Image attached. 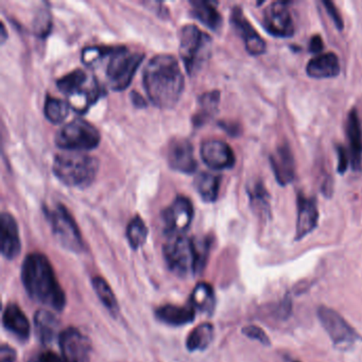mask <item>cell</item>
I'll return each instance as SVG.
<instances>
[{
    "label": "cell",
    "mask_w": 362,
    "mask_h": 362,
    "mask_svg": "<svg viewBox=\"0 0 362 362\" xmlns=\"http://www.w3.org/2000/svg\"><path fill=\"white\" fill-rule=\"evenodd\" d=\"M192 13L197 20L211 30H218L222 25V16L217 9V3L207 0L190 1Z\"/></svg>",
    "instance_id": "cell-25"
},
{
    "label": "cell",
    "mask_w": 362,
    "mask_h": 362,
    "mask_svg": "<svg viewBox=\"0 0 362 362\" xmlns=\"http://www.w3.org/2000/svg\"><path fill=\"white\" fill-rule=\"evenodd\" d=\"M57 147L65 151H88L98 147L100 133L84 119H74L57 132Z\"/></svg>",
    "instance_id": "cell-7"
},
{
    "label": "cell",
    "mask_w": 362,
    "mask_h": 362,
    "mask_svg": "<svg viewBox=\"0 0 362 362\" xmlns=\"http://www.w3.org/2000/svg\"><path fill=\"white\" fill-rule=\"evenodd\" d=\"M164 257L171 272L177 276L196 274L194 238L185 235L169 236L164 245Z\"/></svg>",
    "instance_id": "cell-8"
},
{
    "label": "cell",
    "mask_w": 362,
    "mask_h": 362,
    "mask_svg": "<svg viewBox=\"0 0 362 362\" xmlns=\"http://www.w3.org/2000/svg\"><path fill=\"white\" fill-rule=\"evenodd\" d=\"M213 339L214 326L211 323H203L190 332L186 340V347L190 351H204L211 345Z\"/></svg>",
    "instance_id": "cell-28"
},
{
    "label": "cell",
    "mask_w": 362,
    "mask_h": 362,
    "mask_svg": "<svg viewBox=\"0 0 362 362\" xmlns=\"http://www.w3.org/2000/svg\"><path fill=\"white\" fill-rule=\"evenodd\" d=\"M197 311L194 307L177 306V305H164L158 307L156 311V317L163 323L170 326H183L192 323L196 317Z\"/></svg>",
    "instance_id": "cell-23"
},
{
    "label": "cell",
    "mask_w": 362,
    "mask_h": 362,
    "mask_svg": "<svg viewBox=\"0 0 362 362\" xmlns=\"http://www.w3.org/2000/svg\"><path fill=\"white\" fill-rule=\"evenodd\" d=\"M230 22L236 29L237 33L243 40L245 49L251 56H260L266 52V42L250 24L240 8L235 7L233 9Z\"/></svg>",
    "instance_id": "cell-16"
},
{
    "label": "cell",
    "mask_w": 362,
    "mask_h": 362,
    "mask_svg": "<svg viewBox=\"0 0 362 362\" xmlns=\"http://www.w3.org/2000/svg\"><path fill=\"white\" fill-rule=\"evenodd\" d=\"M194 218V207L189 199L177 197L162 214L165 232L168 236L184 235Z\"/></svg>",
    "instance_id": "cell-11"
},
{
    "label": "cell",
    "mask_w": 362,
    "mask_h": 362,
    "mask_svg": "<svg viewBox=\"0 0 362 362\" xmlns=\"http://www.w3.org/2000/svg\"><path fill=\"white\" fill-rule=\"evenodd\" d=\"M93 288L96 291L99 300H101L105 308L113 315H117L119 313V306H118L117 298L114 294L113 290L110 287L105 279L100 276L93 277Z\"/></svg>",
    "instance_id": "cell-30"
},
{
    "label": "cell",
    "mask_w": 362,
    "mask_h": 362,
    "mask_svg": "<svg viewBox=\"0 0 362 362\" xmlns=\"http://www.w3.org/2000/svg\"><path fill=\"white\" fill-rule=\"evenodd\" d=\"M107 66V80L112 90H124L130 86L137 69L141 66L145 54L131 52L127 47L112 48Z\"/></svg>",
    "instance_id": "cell-6"
},
{
    "label": "cell",
    "mask_w": 362,
    "mask_h": 362,
    "mask_svg": "<svg viewBox=\"0 0 362 362\" xmlns=\"http://www.w3.org/2000/svg\"><path fill=\"white\" fill-rule=\"evenodd\" d=\"M319 211L317 201L311 197L300 194L298 196V219H296V240L310 234L317 226Z\"/></svg>",
    "instance_id": "cell-18"
},
{
    "label": "cell",
    "mask_w": 362,
    "mask_h": 362,
    "mask_svg": "<svg viewBox=\"0 0 362 362\" xmlns=\"http://www.w3.org/2000/svg\"><path fill=\"white\" fill-rule=\"evenodd\" d=\"M112 47H88L82 52V61L88 66H96L101 60L107 59L111 52Z\"/></svg>",
    "instance_id": "cell-35"
},
{
    "label": "cell",
    "mask_w": 362,
    "mask_h": 362,
    "mask_svg": "<svg viewBox=\"0 0 362 362\" xmlns=\"http://www.w3.org/2000/svg\"><path fill=\"white\" fill-rule=\"evenodd\" d=\"M98 169L96 158L80 152L59 153L52 164L54 175L69 187H88L94 182Z\"/></svg>",
    "instance_id": "cell-3"
},
{
    "label": "cell",
    "mask_w": 362,
    "mask_h": 362,
    "mask_svg": "<svg viewBox=\"0 0 362 362\" xmlns=\"http://www.w3.org/2000/svg\"><path fill=\"white\" fill-rule=\"evenodd\" d=\"M47 215L52 224V234L58 243L67 251L74 253L83 252L84 243L81 233L66 207L63 204H58L54 209L48 211Z\"/></svg>",
    "instance_id": "cell-9"
},
{
    "label": "cell",
    "mask_w": 362,
    "mask_h": 362,
    "mask_svg": "<svg viewBox=\"0 0 362 362\" xmlns=\"http://www.w3.org/2000/svg\"><path fill=\"white\" fill-rule=\"evenodd\" d=\"M270 163L275 179L281 185H288L293 181L296 177V164L293 154L287 144L277 147L274 153L270 156Z\"/></svg>",
    "instance_id": "cell-19"
},
{
    "label": "cell",
    "mask_w": 362,
    "mask_h": 362,
    "mask_svg": "<svg viewBox=\"0 0 362 362\" xmlns=\"http://www.w3.org/2000/svg\"><path fill=\"white\" fill-rule=\"evenodd\" d=\"M35 334L44 345L50 344L60 336V323L54 313L39 310L35 315Z\"/></svg>",
    "instance_id": "cell-24"
},
{
    "label": "cell",
    "mask_w": 362,
    "mask_h": 362,
    "mask_svg": "<svg viewBox=\"0 0 362 362\" xmlns=\"http://www.w3.org/2000/svg\"><path fill=\"white\" fill-rule=\"evenodd\" d=\"M16 360V349H12L9 345L3 344L1 346V361L14 362Z\"/></svg>",
    "instance_id": "cell-40"
},
{
    "label": "cell",
    "mask_w": 362,
    "mask_h": 362,
    "mask_svg": "<svg viewBox=\"0 0 362 362\" xmlns=\"http://www.w3.org/2000/svg\"><path fill=\"white\" fill-rule=\"evenodd\" d=\"M220 94L218 92L206 93L201 96L200 109L194 117L196 126H202L209 122V118L213 117L217 113L218 105H219Z\"/></svg>",
    "instance_id": "cell-29"
},
{
    "label": "cell",
    "mask_w": 362,
    "mask_h": 362,
    "mask_svg": "<svg viewBox=\"0 0 362 362\" xmlns=\"http://www.w3.org/2000/svg\"><path fill=\"white\" fill-rule=\"evenodd\" d=\"M250 201L251 206L259 217L267 219L270 215V203H269V194L262 182H257L249 188Z\"/></svg>",
    "instance_id": "cell-31"
},
{
    "label": "cell",
    "mask_w": 362,
    "mask_h": 362,
    "mask_svg": "<svg viewBox=\"0 0 362 362\" xmlns=\"http://www.w3.org/2000/svg\"><path fill=\"white\" fill-rule=\"evenodd\" d=\"M346 134L349 144V162L355 171H362V129L355 109L349 114Z\"/></svg>",
    "instance_id": "cell-20"
},
{
    "label": "cell",
    "mask_w": 362,
    "mask_h": 362,
    "mask_svg": "<svg viewBox=\"0 0 362 362\" xmlns=\"http://www.w3.org/2000/svg\"><path fill=\"white\" fill-rule=\"evenodd\" d=\"M57 86L69 98L71 109L80 114L88 112L103 93L97 80L82 69L67 74L57 81Z\"/></svg>",
    "instance_id": "cell-4"
},
{
    "label": "cell",
    "mask_w": 362,
    "mask_h": 362,
    "mask_svg": "<svg viewBox=\"0 0 362 362\" xmlns=\"http://www.w3.org/2000/svg\"><path fill=\"white\" fill-rule=\"evenodd\" d=\"M216 298L213 287L209 284L200 283L196 286L192 296L190 306L201 313H211L215 308Z\"/></svg>",
    "instance_id": "cell-26"
},
{
    "label": "cell",
    "mask_w": 362,
    "mask_h": 362,
    "mask_svg": "<svg viewBox=\"0 0 362 362\" xmlns=\"http://www.w3.org/2000/svg\"><path fill=\"white\" fill-rule=\"evenodd\" d=\"M169 166L183 173H194L198 167L194 158V147L188 139H175L169 144L167 150Z\"/></svg>",
    "instance_id": "cell-15"
},
{
    "label": "cell",
    "mask_w": 362,
    "mask_h": 362,
    "mask_svg": "<svg viewBox=\"0 0 362 362\" xmlns=\"http://www.w3.org/2000/svg\"><path fill=\"white\" fill-rule=\"evenodd\" d=\"M307 75L313 79L334 78L340 74V63L338 57L332 52L319 54L309 61L306 67Z\"/></svg>",
    "instance_id": "cell-22"
},
{
    "label": "cell",
    "mask_w": 362,
    "mask_h": 362,
    "mask_svg": "<svg viewBox=\"0 0 362 362\" xmlns=\"http://www.w3.org/2000/svg\"><path fill=\"white\" fill-rule=\"evenodd\" d=\"M194 251H196V274L202 272L209 259L211 241L209 238H194Z\"/></svg>",
    "instance_id": "cell-34"
},
{
    "label": "cell",
    "mask_w": 362,
    "mask_h": 362,
    "mask_svg": "<svg viewBox=\"0 0 362 362\" xmlns=\"http://www.w3.org/2000/svg\"><path fill=\"white\" fill-rule=\"evenodd\" d=\"M243 334L247 336V338L259 341L262 344L266 345V346L270 345V340H269L266 332L257 326H247V327L243 328Z\"/></svg>",
    "instance_id": "cell-36"
},
{
    "label": "cell",
    "mask_w": 362,
    "mask_h": 362,
    "mask_svg": "<svg viewBox=\"0 0 362 362\" xmlns=\"http://www.w3.org/2000/svg\"><path fill=\"white\" fill-rule=\"evenodd\" d=\"M144 88L151 103L160 109H171L179 103L184 90V75L171 54L153 57L144 71Z\"/></svg>",
    "instance_id": "cell-1"
},
{
    "label": "cell",
    "mask_w": 362,
    "mask_h": 362,
    "mask_svg": "<svg viewBox=\"0 0 362 362\" xmlns=\"http://www.w3.org/2000/svg\"><path fill=\"white\" fill-rule=\"evenodd\" d=\"M323 41H322V37L320 35H315V37H311L309 50L313 54H320L323 50Z\"/></svg>",
    "instance_id": "cell-41"
},
{
    "label": "cell",
    "mask_w": 362,
    "mask_h": 362,
    "mask_svg": "<svg viewBox=\"0 0 362 362\" xmlns=\"http://www.w3.org/2000/svg\"><path fill=\"white\" fill-rule=\"evenodd\" d=\"M320 323L339 351H347L359 340V334L347 323L346 320L329 307L317 308Z\"/></svg>",
    "instance_id": "cell-10"
},
{
    "label": "cell",
    "mask_w": 362,
    "mask_h": 362,
    "mask_svg": "<svg viewBox=\"0 0 362 362\" xmlns=\"http://www.w3.org/2000/svg\"><path fill=\"white\" fill-rule=\"evenodd\" d=\"M323 5L325 6L326 11H327L328 16L332 18V22L336 25L337 28H338L339 30H342L343 21L334 4H332V1H323Z\"/></svg>",
    "instance_id": "cell-38"
},
{
    "label": "cell",
    "mask_w": 362,
    "mask_h": 362,
    "mask_svg": "<svg viewBox=\"0 0 362 362\" xmlns=\"http://www.w3.org/2000/svg\"><path fill=\"white\" fill-rule=\"evenodd\" d=\"M28 362H65L62 356L58 355L54 351H40L29 359Z\"/></svg>",
    "instance_id": "cell-37"
},
{
    "label": "cell",
    "mask_w": 362,
    "mask_h": 362,
    "mask_svg": "<svg viewBox=\"0 0 362 362\" xmlns=\"http://www.w3.org/2000/svg\"><path fill=\"white\" fill-rule=\"evenodd\" d=\"M289 4L275 1L264 12V26L271 35L287 39L294 35V23L290 12Z\"/></svg>",
    "instance_id": "cell-12"
},
{
    "label": "cell",
    "mask_w": 362,
    "mask_h": 362,
    "mask_svg": "<svg viewBox=\"0 0 362 362\" xmlns=\"http://www.w3.org/2000/svg\"><path fill=\"white\" fill-rule=\"evenodd\" d=\"M69 109H71V105L66 101L49 96L46 98L44 114L52 124H59L66 119Z\"/></svg>",
    "instance_id": "cell-32"
},
{
    "label": "cell",
    "mask_w": 362,
    "mask_h": 362,
    "mask_svg": "<svg viewBox=\"0 0 362 362\" xmlns=\"http://www.w3.org/2000/svg\"><path fill=\"white\" fill-rule=\"evenodd\" d=\"M180 57L190 76L197 75L211 56V39L194 26L185 25L180 30Z\"/></svg>",
    "instance_id": "cell-5"
},
{
    "label": "cell",
    "mask_w": 362,
    "mask_h": 362,
    "mask_svg": "<svg viewBox=\"0 0 362 362\" xmlns=\"http://www.w3.org/2000/svg\"><path fill=\"white\" fill-rule=\"evenodd\" d=\"M3 324L8 332L22 341L30 336V323L18 305L9 304L4 310Z\"/></svg>",
    "instance_id": "cell-21"
},
{
    "label": "cell",
    "mask_w": 362,
    "mask_h": 362,
    "mask_svg": "<svg viewBox=\"0 0 362 362\" xmlns=\"http://www.w3.org/2000/svg\"><path fill=\"white\" fill-rule=\"evenodd\" d=\"M1 29H3V43L5 42L6 37V31H5V25H1Z\"/></svg>",
    "instance_id": "cell-42"
},
{
    "label": "cell",
    "mask_w": 362,
    "mask_h": 362,
    "mask_svg": "<svg viewBox=\"0 0 362 362\" xmlns=\"http://www.w3.org/2000/svg\"><path fill=\"white\" fill-rule=\"evenodd\" d=\"M203 162L214 170H224L234 167L236 158L232 148L220 139L203 141L200 149Z\"/></svg>",
    "instance_id": "cell-14"
},
{
    "label": "cell",
    "mask_w": 362,
    "mask_h": 362,
    "mask_svg": "<svg viewBox=\"0 0 362 362\" xmlns=\"http://www.w3.org/2000/svg\"><path fill=\"white\" fill-rule=\"evenodd\" d=\"M197 192L205 202H215L220 189V177L209 173H202L194 180Z\"/></svg>",
    "instance_id": "cell-27"
},
{
    "label": "cell",
    "mask_w": 362,
    "mask_h": 362,
    "mask_svg": "<svg viewBox=\"0 0 362 362\" xmlns=\"http://www.w3.org/2000/svg\"><path fill=\"white\" fill-rule=\"evenodd\" d=\"M22 281L29 296L35 302L62 311L66 306V296L63 291L54 268L44 254L31 253L22 266Z\"/></svg>",
    "instance_id": "cell-2"
},
{
    "label": "cell",
    "mask_w": 362,
    "mask_h": 362,
    "mask_svg": "<svg viewBox=\"0 0 362 362\" xmlns=\"http://www.w3.org/2000/svg\"><path fill=\"white\" fill-rule=\"evenodd\" d=\"M148 228L144 220L139 216H135L127 228V238L131 247L134 250L143 247L147 240Z\"/></svg>",
    "instance_id": "cell-33"
},
{
    "label": "cell",
    "mask_w": 362,
    "mask_h": 362,
    "mask_svg": "<svg viewBox=\"0 0 362 362\" xmlns=\"http://www.w3.org/2000/svg\"><path fill=\"white\" fill-rule=\"evenodd\" d=\"M0 240L4 257L12 260L20 255L22 249L20 230L11 214L3 213L0 217Z\"/></svg>",
    "instance_id": "cell-17"
},
{
    "label": "cell",
    "mask_w": 362,
    "mask_h": 362,
    "mask_svg": "<svg viewBox=\"0 0 362 362\" xmlns=\"http://www.w3.org/2000/svg\"><path fill=\"white\" fill-rule=\"evenodd\" d=\"M338 152V171L340 173H344L349 166V156H347L346 150L343 147L337 148Z\"/></svg>",
    "instance_id": "cell-39"
},
{
    "label": "cell",
    "mask_w": 362,
    "mask_h": 362,
    "mask_svg": "<svg viewBox=\"0 0 362 362\" xmlns=\"http://www.w3.org/2000/svg\"><path fill=\"white\" fill-rule=\"evenodd\" d=\"M61 351L65 362H90L92 344L79 329L69 327L59 336Z\"/></svg>",
    "instance_id": "cell-13"
}]
</instances>
